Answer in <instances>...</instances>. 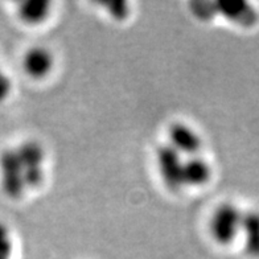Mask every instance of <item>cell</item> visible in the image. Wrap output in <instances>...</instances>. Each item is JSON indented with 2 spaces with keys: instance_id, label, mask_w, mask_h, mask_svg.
<instances>
[{
  "instance_id": "obj_1",
  "label": "cell",
  "mask_w": 259,
  "mask_h": 259,
  "mask_svg": "<svg viewBox=\"0 0 259 259\" xmlns=\"http://www.w3.org/2000/svg\"><path fill=\"white\" fill-rule=\"evenodd\" d=\"M243 213L237 205L224 202L211 213L209 220V232L219 245H230L241 235Z\"/></svg>"
},
{
  "instance_id": "obj_2",
  "label": "cell",
  "mask_w": 259,
  "mask_h": 259,
  "mask_svg": "<svg viewBox=\"0 0 259 259\" xmlns=\"http://www.w3.org/2000/svg\"><path fill=\"white\" fill-rule=\"evenodd\" d=\"M0 188L12 200H19L28 191L24 169L16 147L4 148L0 152Z\"/></svg>"
},
{
  "instance_id": "obj_3",
  "label": "cell",
  "mask_w": 259,
  "mask_h": 259,
  "mask_svg": "<svg viewBox=\"0 0 259 259\" xmlns=\"http://www.w3.org/2000/svg\"><path fill=\"white\" fill-rule=\"evenodd\" d=\"M16 150L23 164L28 191L37 189L45 180L47 154L44 147L36 140H25L16 146Z\"/></svg>"
},
{
  "instance_id": "obj_4",
  "label": "cell",
  "mask_w": 259,
  "mask_h": 259,
  "mask_svg": "<svg viewBox=\"0 0 259 259\" xmlns=\"http://www.w3.org/2000/svg\"><path fill=\"white\" fill-rule=\"evenodd\" d=\"M184 160L183 155L170 144H163L156 151V165L161 181L172 192L184 188Z\"/></svg>"
},
{
  "instance_id": "obj_5",
  "label": "cell",
  "mask_w": 259,
  "mask_h": 259,
  "mask_svg": "<svg viewBox=\"0 0 259 259\" xmlns=\"http://www.w3.org/2000/svg\"><path fill=\"white\" fill-rule=\"evenodd\" d=\"M168 144L183 156H197L202 147L200 134L187 123L175 122L168 128Z\"/></svg>"
},
{
  "instance_id": "obj_6",
  "label": "cell",
  "mask_w": 259,
  "mask_h": 259,
  "mask_svg": "<svg viewBox=\"0 0 259 259\" xmlns=\"http://www.w3.org/2000/svg\"><path fill=\"white\" fill-rule=\"evenodd\" d=\"M55 66V57L49 49L44 47H32L24 53L23 69L31 78L42 79Z\"/></svg>"
},
{
  "instance_id": "obj_7",
  "label": "cell",
  "mask_w": 259,
  "mask_h": 259,
  "mask_svg": "<svg viewBox=\"0 0 259 259\" xmlns=\"http://www.w3.org/2000/svg\"><path fill=\"white\" fill-rule=\"evenodd\" d=\"M213 169L206 159L197 156L187 157L184 160V185L185 187H204L211 179Z\"/></svg>"
},
{
  "instance_id": "obj_8",
  "label": "cell",
  "mask_w": 259,
  "mask_h": 259,
  "mask_svg": "<svg viewBox=\"0 0 259 259\" xmlns=\"http://www.w3.org/2000/svg\"><path fill=\"white\" fill-rule=\"evenodd\" d=\"M241 235L245 251L252 258H259V211L249 210L243 213Z\"/></svg>"
},
{
  "instance_id": "obj_9",
  "label": "cell",
  "mask_w": 259,
  "mask_h": 259,
  "mask_svg": "<svg viewBox=\"0 0 259 259\" xmlns=\"http://www.w3.org/2000/svg\"><path fill=\"white\" fill-rule=\"evenodd\" d=\"M219 12H221L229 20L238 23L243 27H250V25L255 24L258 14L256 11L252 8L251 4L245 3V2H224L219 3Z\"/></svg>"
},
{
  "instance_id": "obj_10",
  "label": "cell",
  "mask_w": 259,
  "mask_h": 259,
  "mask_svg": "<svg viewBox=\"0 0 259 259\" xmlns=\"http://www.w3.org/2000/svg\"><path fill=\"white\" fill-rule=\"evenodd\" d=\"M51 8L52 3L47 0H27L19 4L17 14L25 24L37 25L48 19Z\"/></svg>"
},
{
  "instance_id": "obj_11",
  "label": "cell",
  "mask_w": 259,
  "mask_h": 259,
  "mask_svg": "<svg viewBox=\"0 0 259 259\" xmlns=\"http://www.w3.org/2000/svg\"><path fill=\"white\" fill-rule=\"evenodd\" d=\"M15 241L10 226L0 221V259H14Z\"/></svg>"
},
{
  "instance_id": "obj_12",
  "label": "cell",
  "mask_w": 259,
  "mask_h": 259,
  "mask_svg": "<svg viewBox=\"0 0 259 259\" xmlns=\"http://www.w3.org/2000/svg\"><path fill=\"white\" fill-rule=\"evenodd\" d=\"M11 93H12V81H11L10 75L0 69V103L7 101Z\"/></svg>"
},
{
  "instance_id": "obj_13",
  "label": "cell",
  "mask_w": 259,
  "mask_h": 259,
  "mask_svg": "<svg viewBox=\"0 0 259 259\" xmlns=\"http://www.w3.org/2000/svg\"><path fill=\"white\" fill-rule=\"evenodd\" d=\"M109 12L116 19H124L128 15V4L124 2H115V3L107 4Z\"/></svg>"
}]
</instances>
